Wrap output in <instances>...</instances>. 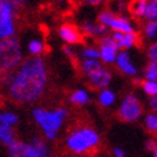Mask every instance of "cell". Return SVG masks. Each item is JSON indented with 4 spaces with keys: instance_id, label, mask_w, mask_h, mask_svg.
Returning a JSON list of instances; mask_svg holds the SVG:
<instances>
[{
    "instance_id": "6da1fadb",
    "label": "cell",
    "mask_w": 157,
    "mask_h": 157,
    "mask_svg": "<svg viewBox=\"0 0 157 157\" xmlns=\"http://www.w3.org/2000/svg\"><path fill=\"white\" fill-rule=\"evenodd\" d=\"M48 83V69L42 58L26 59L8 84V95L18 104H32L40 100Z\"/></svg>"
},
{
    "instance_id": "7a4b0ae2",
    "label": "cell",
    "mask_w": 157,
    "mask_h": 157,
    "mask_svg": "<svg viewBox=\"0 0 157 157\" xmlns=\"http://www.w3.org/2000/svg\"><path fill=\"white\" fill-rule=\"evenodd\" d=\"M32 115H33L35 121L41 128L44 136L48 139L52 140L56 138L61 125L65 120L67 110L60 107V109L50 111V110L37 107L32 111Z\"/></svg>"
},
{
    "instance_id": "3957f363",
    "label": "cell",
    "mask_w": 157,
    "mask_h": 157,
    "mask_svg": "<svg viewBox=\"0 0 157 157\" xmlns=\"http://www.w3.org/2000/svg\"><path fill=\"white\" fill-rule=\"evenodd\" d=\"M100 143V136L98 133L88 127H83L79 129L73 130L67 137L65 144L70 152L75 155H83L93 150Z\"/></svg>"
},
{
    "instance_id": "277c9868",
    "label": "cell",
    "mask_w": 157,
    "mask_h": 157,
    "mask_svg": "<svg viewBox=\"0 0 157 157\" xmlns=\"http://www.w3.org/2000/svg\"><path fill=\"white\" fill-rule=\"evenodd\" d=\"M23 59L19 40L15 37L0 38V74L10 73Z\"/></svg>"
},
{
    "instance_id": "5b68a950",
    "label": "cell",
    "mask_w": 157,
    "mask_h": 157,
    "mask_svg": "<svg viewBox=\"0 0 157 157\" xmlns=\"http://www.w3.org/2000/svg\"><path fill=\"white\" fill-rule=\"evenodd\" d=\"M8 155L9 157H48L50 153L48 144L42 139L33 138L31 143L15 139L8 146Z\"/></svg>"
},
{
    "instance_id": "8992f818",
    "label": "cell",
    "mask_w": 157,
    "mask_h": 157,
    "mask_svg": "<svg viewBox=\"0 0 157 157\" xmlns=\"http://www.w3.org/2000/svg\"><path fill=\"white\" fill-rule=\"evenodd\" d=\"M143 114V107L136 95H128L117 110L119 119L125 123H133L138 120Z\"/></svg>"
},
{
    "instance_id": "52a82bcc",
    "label": "cell",
    "mask_w": 157,
    "mask_h": 157,
    "mask_svg": "<svg viewBox=\"0 0 157 157\" xmlns=\"http://www.w3.org/2000/svg\"><path fill=\"white\" fill-rule=\"evenodd\" d=\"M14 32V10L10 5L0 0V38L12 37Z\"/></svg>"
},
{
    "instance_id": "ba28073f",
    "label": "cell",
    "mask_w": 157,
    "mask_h": 157,
    "mask_svg": "<svg viewBox=\"0 0 157 157\" xmlns=\"http://www.w3.org/2000/svg\"><path fill=\"white\" fill-rule=\"evenodd\" d=\"M100 59L106 64H111L116 60L117 55V46L115 41L113 40V37L104 36L100 38Z\"/></svg>"
},
{
    "instance_id": "9c48e42d",
    "label": "cell",
    "mask_w": 157,
    "mask_h": 157,
    "mask_svg": "<svg viewBox=\"0 0 157 157\" xmlns=\"http://www.w3.org/2000/svg\"><path fill=\"white\" fill-rule=\"evenodd\" d=\"M88 79H90V86L92 88L104 90L111 82V73H110V70L105 68H100L97 72L88 75Z\"/></svg>"
},
{
    "instance_id": "30bf717a",
    "label": "cell",
    "mask_w": 157,
    "mask_h": 157,
    "mask_svg": "<svg viewBox=\"0 0 157 157\" xmlns=\"http://www.w3.org/2000/svg\"><path fill=\"white\" fill-rule=\"evenodd\" d=\"M59 35L65 42L74 45V44H81L83 41V35L75 26L65 23L59 28Z\"/></svg>"
},
{
    "instance_id": "8fae6325",
    "label": "cell",
    "mask_w": 157,
    "mask_h": 157,
    "mask_svg": "<svg viewBox=\"0 0 157 157\" xmlns=\"http://www.w3.org/2000/svg\"><path fill=\"white\" fill-rule=\"evenodd\" d=\"M113 40L115 41L117 49H129L133 48L134 45L139 42V36L136 32H130V33H120V32H114L113 35Z\"/></svg>"
},
{
    "instance_id": "7c38bea8",
    "label": "cell",
    "mask_w": 157,
    "mask_h": 157,
    "mask_svg": "<svg viewBox=\"0 0 157 157\" xmlns=\"http://www.w3.org/2000/svg\"><path fill=\"white\" fill-rule=\"evenodd\" d=\"M106 27H110L114 32H120V33H130L134 32V28L130 25V22L128 19H125L123 17H117V15L113 14V17L109 19L106 23Z\"/></svg>"
},
{
    "instance_id": "4fadbf2b",
    "label": "cell",
    "mask_w": 157,
    "mask_h": 157,
    "mask_svg": "<svg viewBox=\"0 0 157 157\" xmlns=\"http://www.w3.org/2000/svg\"><path fill=\"white\" fill-rule=\"evenodd\" d=\"M116 65L124 74H128V75H136L138 72L137 68L133 65L128 52L125 51H121L116 55Z\"/></svg>"
},
{
    "instance_id": "5bb4252c",
    "label": "cell",
    "mask_w": 157,
    "mask_h": 157,
    "mask_svg": "<svg viewBox=\"0 0 157 157\" xmlns=\"http://www.w3.org/2000/svg\"><path fill=\"white\" fill-rule=\"evenodd\" d=\"M81 32L88 36H102L106 33V26L101 25V23L95 25L91 22H84L81 27Z\"/></svg>"
},
{
    "instance_id": "9a60e30c",
    "label": "cell",
    "mask_w": 157,
    "mask_h": 157,
    "mask_svg": "<svg viewBox=\"0 0 157 157\" xmlns=\"http://www.w3.org/2000/svg\"><path fill=\"white\" fill-rule=\"evenodd\" d=\"M14 140H15V134H14L13 127L5 125V124H0V142L8 147V146H10Z\"/></svg>"
},
{
    "instance_id": "2e32d148",
    "label": "cell",
    "mask_w": 157,
    "mask_h": 157,
    "mask_svg": "<svg viewBox=\"0 0 157 157\" xmlns=\"http://www.w3.org/2000/svg\"><path fill=\"white\" fill-rule=\"evenodd\" d=\"M148 0H132L128 5V9L133 17H143Z\"/></svg>"
},
{
    "instance_id": "e0dca14e",
    "label": "cell",
    "mask_w": 157,
    "mask_h": 157,
    "mask_svg": "<svg viewBox=\"0 0 157 157\" xmlns=\"http://www.w3.org/2000/svg\"><path fill=\"white\" fill-rule=\"evenodd\" d=\"M70 102L78 105V106H83L86 104L90 102V95L86 90H77L70 95Z\"/></svg>"
},
{
    "instance_id": "ac0fdd59",
    "label": "cell",
    "mask_w": 157,
    "mask_h": 157,
    "mask_svg": "<svg viewBox=\"0 0 157 157\" xmlns=\"http://www.w3.org/2000/svg\"><path fill=\"white\" fill-rule=\"evenodd\" d=\"M114 102H115L114 92L110 91V90H106V88L101 90L100 95H98V104L102 107H109V106H111Z\"/></svg>"
},
{
    "instance_id": "d6986e66",
    "label": "cell",
    "mask_w": 157,
    "mask_h": 157,
    "mask_svg": "<svg viewBox=\"0 0 157 157\" xmlns=\"http://www.w3.org/2000/svg\"><path fill=\"white\" fill-rule=\"evenodd\" d=\"M100 68H102V65H101V63L97 59H86L82 63V70L87 75H91L92 73L97 72Z\"/></svg>"
},
{
    "instance_id": "ffe728a7",
    "label": "cell",
    "mask_w": 157,
    "mask_h": 157,
    "mask_svg": "<svg viewBox=\"0 0 157 157\" xmlns=\"http://www.w3.org/2000/svg\"><path fill=\"white\" fill-rule=\"evenodd\" d=\"M144 17L148 21H157V3L155 2H148L147 8L144 12Z\"/></svg>"
},
{
    "instance_id": "44dd1931",
    "label": "cell",
    "mask_w": 157,
    "mask_h": 157,
    "mask_svg": "<svg viewBox=\"0 0 157 157\" xmlns=\"http://www.w3.org/2000/svg\"><path fill=\"white\" fill-rule=\"evenodd\" d=\"M17 123H18V116L14 113H0V124H5V125L13 127V125Z\"/></svg>"
},
{
    "instance_id": "7402d4cb",
    "label": "cell",
    "mask_w": 157,
    "mask_h": 157,
    "mask_svg": "<svg viewBox=\"0 0 157 157\" xmlns=\"http://www.w3.org/2000/svg\"><path fill=\"white\" fill-rule=\"evenodd\" d=\"M146 79L147 81H153L157 82V63L150 61L146 69Z\"/></svg>"
},
{
    "instance_id": "603a6c76",
    "label": "cell",
    "mask_w": 157,
    "mask_h": 157,
    "mask_svg": "<svg viewBox=\"0 0 157 157\" xmlns=\"http://www.w3.org/2000/svg\"><path fill=\"white\" fill-rule=\"evenodd\" d=\"M142 88L148 96H157V82L144 81L142 83Z\"/></svg>"
},
{
    "instance_id": "cb8c5ba5",
    "label": "cell",
    "mask_w": 157,
    "mask_h": 157,
    "mask_svg": "<svg viewBox=\"0 0 157 157\" xmlns=\"http://www.w3.org/2000/svg\"><path fill=\"white\" fill-rule=\"evenodd\" d=\"M144 123H146V127L148 130L157 134V114H148L146 116Z\"/></svg>"
},
{
    "instance_id": "d4e9b609",
    "label": "cell",
    "mask_w": 157,
    "mask_h": 157,
    "mask_svg": "<svg viewBox=\"0 0 157 157\" xmlns=\"http://www.w3.org/2000/svg\"><path fill=\"white\" fill-rule=\"evenodd\" d=\"M28 50L32 55H38V54L42 52L44 45H42L41 41H38V40H32V41H29V44H28Z\"/></svg>"
},
{
    "instance_id": "484cf974",
    "label": "cell",
    "mask_w": 157,
    "mask_h": 157,
    "mask_svg": "<svg viewBox=\"0 0 157 157\" xmlns=\"http://www.w3.org/2000/svg\"><path fill=\"white\" fill-rule=\"evenodd\" d=\"M144 33L148 38H153L157 35V21H150L144 27Z\"/></svg>"
},
{
    "instance_id": "4316f807",
    "label": "cell",
    "mask_w": 157,
    "mask_h": 157,
    "mask_svg": "<svg viewBox=\"0 0 157 157\" xmlns=\"http://www.w3.org/2000/svg\"><path fill=\"white\" fill-rule=\"evenodd\" d=\"M82 56L84 59H98L100 58V51L93 49V48H87L82 51Z\"/></svg>"
},
{
    "instance_id": "83f0119b",
    "label": "cell",
    "mask_w": 157,
    "mask_h": 157,
    "mask_svg": "<svg viewBox=\"0 0 157 157\" xmlns=\"http://www.w3.org/2000/svg\"><path fill=\"white\" fill-rule=\"evenodd\" d=\"M2 2L6 3L8 5H10L12 9H13L14 12H18V10L21 9V6L26 3L25 0H2Z\"/></svg>"
},
{
    "instance_id": "f1b7e54d",
    "label": "cell",
    "mask_w": 157,
    "mask_h": 157,
    "mask_svg": "<svg viewBox=\"0 0 157 157\" xmlns=\"http://www.w3.org/2000/svg\"><path fill=\"white\" fill-rule=\"evenodd\" d=\"M113 14H114V13H113L111 10H104L102 13L98 15V22L101 23V25L106 26V23L109 22V19L113 17Z\"/></svg>"
},
{
    "instance_id": "f546056e",
    "label": "cell",
    "mask_w": 157,
    "mask_h": 157,
    "mask_svg": "<svg viewBox=\"0 0 157 157\" xmlns=\"http://www.w3.org/2000/svg\"><path fill=\"white\" fill-rule=\"evenodd\" d=\"M147 54H148V58L151 59V61H156L157 63V42L152 44L150 48H148Z\"/></svg>"
},
{
    "instance_id": "4dcf8cb0",
    "label": "cell",
    "mask_w": 157,
    "mask_h": 157,
    "mask_svg": "<svg viewBox=\"0 0 157 157\" xmlns=\"http://www.w3.org/2000/svg\"><path fill=\"white\" fill-rule=\"evenodd\" d=\"M157 146V143H156V140L155 139H147L146 140V143H144V147H146V150L147 151H153L155 150V147Z\"/></svg>"
},
{
    "instance_id": "1f68e13d",
    "label": "cell",
    "mask_w": 157,
    "mask_h": 157,
    "mask_svg": "<svg viewBox=\"0 0 157 157\" xmlns=\"http://www.w3.org/2000/svg\"><path fill=\"white\" fill-rule=\"evenodd\" d=\"M148 105L153 113H157V96H151V98L148 100Z\"/></svg>"
},
{
    "instance_id": "d6a6232c",
    "label": "cell",
    "mask_w": 157,
    "mask_h": 157,
    "mask_svg": "<svg viewBox=\"0 0 157 157\" xmlns=\"http://www.w3.org/2000/svg\"><path fill=\"white\" fill-rule=\"evenodd\" d=\"M113 155L114 157H125V151L121 147H115L113 150Z\"/></svg>"
},
{
    "instance_id": "836d02e7",
    "label": "cell",
    "mask_w": 157,
    "mask_h": 157,
    "mask_svg": "<svg viewBox=\"0 0 157 157\" xmlns=\"http://www.w3.org/2000/svg\"><path fill=\"white\" fill-rule=\"evenodd\" d=\"M63 51H64L67 56H69L72 60H74V59H75V56H74V51H73L72 49H70L69 46H64V48H63Z\"/></svg>"
},
{
    "instance_id": "e575fe53",
    "label": "cell",
    "mask_w": 157,
    "mask_h": 157,
    "mask_svg": "<svg viewBox=\"0 0 157 157\" xmlns=\"http://www.w3.org/2000/svg\"><path fill=\"white\" fill-rule=\"evenodd\" d=\"M105 2H107V0H87V3L91 5H98V4H102Z\"/></svg>"
},
{
    "instance_id": "d590c367",
    "label": "cell",
    "mask_w": 157,
    "mask_h": 157,
    "mask_svg": "<svg viewBox=\"0 0 157 157\" xmlns=\"http://www.w3.org/2000/svg\"><path fill=\"white\" fill-rule=\"evenodd\" d=\"M152 153H153V157H157V146L155 147V150L152 151Z\"/></svg>"
},
{
    "instance_id": "8d00e7d4",
    "label": "cell",
    "mask_w": 157,
    "mask_h": 157,
    "mask_svg": "<svg viewBox=\"0 0 157 157\" xmlns=\"http://www.w3.org/2000/svg\"><path fill=\"white\" fill-rule=\"evenodd\" d=\"M48 157H54V156H51V155H49V156H48Z\"/></svg>"
},
{
    "instance_id": "74e56055",
    "label": "cell",
    "mask_w": 157,
    "mask_h": 157,
    "mask_svg": "<svg viewBox=\"0 0 157 157\" xmlns=\"http://www.w3.org/2000/svg\"><path fill=\"white\" fill-rule=\"evenodd\" d=\"M59 2H64V0H59Z\"/></svg>"
},
{
    "instance_id": "f35d334b",
    "label": "cell",
    "mask_w": 157,
    "mask_h": 157,
    "mask_svg": "<svg viewBox=\"0 0 157 157\" xmlns=\"http://www.w3.org/2000/svg\"><path fill=\"white\" fill-rule=\"evenodd\" d=\"M155 2H156V3H157V0H155Z\"/></svg>"
},
{
    "instance_id": "ab89813d",
    "label": "cell",
    "mask_w": 157,
    "mask_h": 157,
    "mask_svg": "<svg viewBox=\"0 0 157 157\" xmlns=\"http://www.w3.org/2000/svg\"><path fill=\"white\" fill-rule=\"evenodd\" d=\"M25 2H26V0H25Z\"/></svg>"
}]
</instances>
